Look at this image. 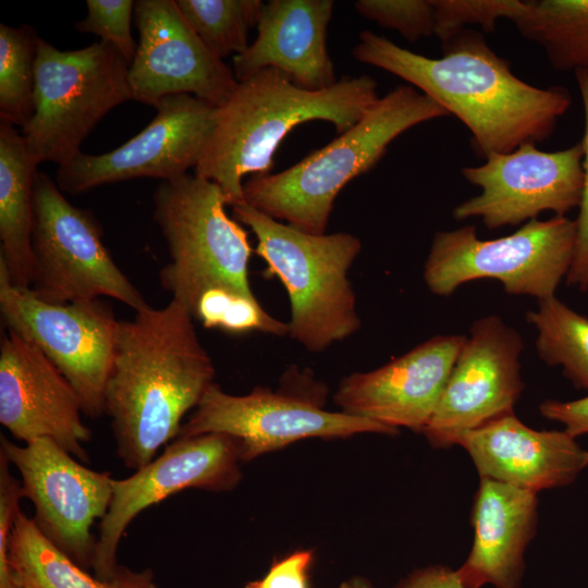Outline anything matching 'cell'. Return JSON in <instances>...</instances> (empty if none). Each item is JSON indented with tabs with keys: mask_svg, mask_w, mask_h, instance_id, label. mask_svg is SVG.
Segmentation results:
<instances>
[{
	"mask_svg": "<svg viewBox=\"0 0 588 588\" xmlns=\"http://www.w3.org/2000/svg\"><path fill=\"white\" fill-rule=\"evenodd\" d=\"M352 53L409 83L456 117L485 159L546 140L572 102L564 87L538 88L518 78L474 29L443 42L440 58L413 52L371 30L359 34Z\"/></svg>",
	"mask_w": 588,
	"mask_h": 588,
	"instance_id": "obj_1",
	"label": "cell"
},
{
	"mask_svg": "<svg viewBox=\"0 0 588 588\" xmlns=\"http://www.w3.org/2000/svg\"><path fill=\"white\" fill-rule=\"evenodd\" d=\"M215 375L194 318L179 302L119 321L105 414L126 468L140 469L177 438L184 415L197 407Z\"/></svg>",
	"mask_w": 588,
	"mask_h": 588,
	"instance_id": "obj_2",
	"label": "cell"
},
{
	"mask_svg": "<svg viewBox=\"0 0 588 588\" xmlns=\"http://www.w3.org/2000/svg\"><path fill=\"white\" fill-rule=\"evenodd\" d=\"M378 99L377 82L369 75L342 77L327 89L307 90L279 70H261L238 82L218 108L194 174L217 183L233 207L244 201L243 179L269 174L274 152L294 127L319 120L342 134Z\"/></svg>",
	"mask_w": 588,
	"mask_h": 588,
	"instance_id": "obj_3",
	"label": "cell"
},
{
	"mask_svg": "<svg viewBox=\"0 0 588 588\" xmlns=\"http://www.w3.org/2000/svg\"><path fill=\"white\" fill-rule=\"evenodd\" d=\"M449 113L411 85L389 91L352 127L294 166L243 184L244 200L275 220L327 233L334 200L345 185L371 170L407 130Z\"/></svg>",
	"mask_w": 588,
	"mask_h": 588,
	"instance_id": "obj_4",
	"label": "cell"
},
{
	"mask_svg": "<svg viewBox=\"0 0 588 588\" xmlns=\"http://www.w3.org/2000/svg\"><path fill=\"white\" fill-rule=\"evenodd\" d=\"M237 221L257 238L255 252L268 273L283 283L290 299L289 335L319 353L360 327L348 270L360 253L346 232L310 234L257 210L245 200L233 206Z\"/></svg>",
	"mask_w": 588,
	"mask_h": 588,
	"instance_id": "obj_5",
	"label": "cell"
},
{
	"mask_svg": "<svg viewBox=\"0 0 588 588\" xmlns=\"http://www.w3.org/2000/svg\"><path fill=\"white\" fill-rule=\"evenodd\" d=\"M154 205L170 255L160 282L172 299L192 315L199 296L211 287L255 296L248 280L247 232L226 215L228 203L217 183L188 173L161 181Z\"/></svg>",
	"mask_w": 588,
	"mask_h": 588,
	"instance_id": "obj_6",
	"label": "cell"
},
{
	"mask_svg": "<svg viewBox=\"0 0 588 588\" xmlns=\"http://www.w3.org/2000/svg\"><path fill=\"white\" fill-rule=\"evenodd\" d=\"M130 63L110 44L59 50L38 38L34 114L22 128L34 162L68 163L97 123L133 100Z\"/></svg>",
	"mask_w": 588,
	"mask_h": 588,
	"instance_id": "obj_7",
	"label": "cell"
},
{
	"mask_svg": "<svg viewBox=\"0 0 588 588\" xmlns=\"http://www.w3.org/2000/svg\"><path fill=\"white\" fill-rule=\"evenodd\" d=\"M576 221L554 216L530 220L513 234L481 240L474 225L438 231L424 267V280L438 296L479 279L498 280L507 294L537 299L555 295L574 257Z\"/></svg>",
	"mask_w": 588,
	"mask_h": 588,
	"instance_id": "obj_8",
	"label": "cell"
},
{
	"mask_svg": "<svg viewBox=\"0 0 588 588\" xmlns=\"http://www.w3.org/2000/svg\"><path fill=\"white\" fill-rule=\"evenodd\" d=\"M33 279L39 299L52 304L111 297L139 311L149 305L114 262L94 215L72 205L56 181L37 172L32 231Z\"/></svg>",
	"mask_w": 588,
	"mask_h": 588,
	"instance_id": "obj_9",
	"label": "cell"
},
{
	"mask_svg": "<svg viewBox=\"0 0 588 588\" xmlns=\"http://www.w3.org/2000/svg\"><path fill=\"white\" fill-rule=\"evenodd\" d=\"M0 310L5 328L34 343L75 390L85 416L105 414L119 321L98 299L47 303L14 286L0 265Z\"/></svg>",
	"mask_w": 588,
	"mask_h": 588,
	"instance_id": "obj_10",
	"label": "cell"
},
{
	"mask_svg": "<svg viewBox=\"0 0 588 588\" xmlns=\"http://www.w3.org/2000/svg\"><path fill=\"white\" fill-rule=\"evenodd\" d=\"M225 433L240 444L242 462L306 438H346L373 432L394 436L399 430L377 421L331 412L315 396L281 389L255 388L233 395L212 383L177 437Z\"/></svg>",
	"mask_w": 588,
	"mask_h": 588,
	"instance_id": "obj_11",
	"label": "cell"
},
{
	"mask_svg": "<svg viewBox=\"0 0 588 588\" xmlns=\"http://www.w3.org/2000/svg\"><path fill=\"white\" fill-rule=\"evenodd\" d=\"M0 452L17 469L40 532L78 566L93 569L97 537L91 527L112 500L111 473L86 467L48 438L19 445L1 434Z\"/></svg>",
	"mask_w": 588,
	"mask_h": 588,
	"instance_id": "obj_12",
	"label": "cell"
},
{
	"mask_svg": "<svg viewBox=\"0 0 588 588\" xmlns=\"http://www.w3.org/2000/svg\"><path fill=\"white\" fill-rule=\"evenodd\" d=\"M237 440L225 433L177 437L157 458L112 480L109 509L98 526L93 572L102 580L118 569V549L132 520L149 506L186 489L230 491L242 480Z\"/></svg>",
	"mask_w": 588,
	"mask_h": 588,
	"instance_id": "obj_13",
	"label": "cell"
},
{
	"mask_svg": "<svg viewBox=\"0 0 588 588\" xmlns=\"http://www.w3.org/2000/svg\"><path fill=\"white\" fill-rule=\"evenodd\" d=\"M581 140L558 151L527 143L485 163L462 169L466 181L481 192L453 209L456 220L480 218L489 229L537 219L543 211L565 217L579 207L584 186Z\"/></svg>",
	"mask_w": 588,
	"mask_h": 588,
	"instance_id": "obj_14",
	"label": "cell"
},
{
	"mask_svg": "<svg viewBox=\"0 0 588 588\" xmlns=\"http://www.w3.org/2000/svg\"><path fill=\"white\" fill-rule=\"evenodd\" d=\"M519 333L500 317L477 319L460 351L437 406L422 430L434 448L514 413L524 383Z\"/></svg>",
	"mask_w": 588,
	"mask_h": 588,
	"instance_id": "obj_15",
	"label": "cell"
},
{
	"mask_svg": "<svg viewBox=\"0 0 588 588\" xmlns=\"http://www.w3.org/2000/svg\"><path fill=\"white\" fill-rule=\"evenodd\" d=\"M138 134L100 155L79 152L58 167L56 183L69 194L138 177L173 180L198 164L213 131L218 108L192 95L163 98Z\"/></svg>",
	"mask_w": 588,
	"mask_h": 588,
	"instance_id": "obj_16",
	"label": "cell"
},
{
	"mask_svg": "<svg viewBox=\"0 0 588 588\" xmlns=\"http://www.w3.org/2000/svg\"><path fill=\"white\" fill-rule=\"evenodd\" d=\"M134 16L139 41L128 66L133 100L156 108L186 94L220 108L230 99L238 85L234 72L205 46L175 0H138Z\"/></svg>",
	"mask_w": 588,
	"mask_h": 588,
	"instance_id": "obj_17",
	"label": "cell"
},
{
	"mask_svg": "<svg viewBox=\"0 0 588 588\" xmlns=\"http://www.w3.org/2000/svg\"><path fill=\"white\" fill-rule=\"evenodd\" d=\"M62 372L30 341L5 329L0 343V422L17 440L48 438L82 463L91 431Z\"/></svg>",
	"mask_w": 588,
	"mask_h": 588,
	"instance_id": "obj_18",
	"label": "cell"
},
{
	"mask_svg": "<svg viewBox=\"0 0 588 588\" xmlns=\"http://www.w3.org/2000/svg\"><path fill=\"white\" fill-rule=\"evenodd\" d=\"M466 335H436L371 371L345 377L333 396L350 415L422 432Z\"/></svg>",
	"mask_w": 588,
	"mask_h": 588,
	"instance_id": "obj_19",
	"label": "cell"
},
{
	"mask_svg": "<svg viewBox=\"0 0 588 588\" xmlns=\"http://www.w3.org/2000/svg\"><path fill=\"white\" fill-rule=\"evenodd\" d=\"M457 445L480 478L538 493L572 483L588 467V450L565 430H535L510 414L464 433Z\"/></svg>",
	"mask_w": 588,
	"mask_h": 588,
	"instance_id": "obj_20",
	"label": "cell"
},
{
	"mask_svg": "<svg viewBox=\"0 0 588 588\" xmlns=\"http://www.w3.org/2000/svg\"><path fill=\"white\" fill-rule=\"evenodd\" d=\"M332 0H271L264 2L257 37L233 57L238 82L265 69L287 75L298 87L322 90L336 84L328 52Z\"/></svg>",
	"mask_w": 588,
	"mask_h": 588,
	"instance_id": "obj_21",
	"label": "cell"
},
{
	"mask_svg": "<svg viewBox=\"0 0 588 588\" xmlns=\"http://www.w3.org/2000/svg\"><path fill=\"white\" fill-rule=\"evenodd\" d=\"M537 494L480 478L471 511L473 547L455 569L465 588H520L525 550L537 528Z\"/></svg>",
	"mask_w": 588,
	"mask_h": 588,
	"instance_id": "obj_22",
	"label": "cell"
},
{
	"mask_svg": "<svg viewBox=\"0 0 588 588\" xmlns=\"http://www.w3.org/2000/svg\"><path fill=\"white\" fill-rule=\"evenodd\" d=\"M37 164L13 125L0 123V265L10 282L29 289L33 279L32 231Z\"/></svg>",
	"mask_w": 588,
	"mask_h": 588,
	"instance_id": "obj_23",
	"label": "cell"
},
{
	"mask_svg": "<svg viewBox=\"0 0 588 588\" xmlns=\"http://www.w3.org/2000/svg\"><path fill=\"white\" fill-rule=\"evenodd\" d=\"M8 559L23 588H158L151 568L120 565L109 580L89 574L54 547L22 509L9 535Z\"/></svg>",
	"mask_w": 588,
	"mask_h": 588,
	"instance_id": "obj_24",
	"label": "cell"
},
{
	"mask_svg": "<svg viewBox=\"0 0 588 588\" xmlns=\"http://www.w3.org/2000/svg\"><path fill=\"white\" fill-rule=\"evenodd\" d=\"M513 23L555 70L588 72V0L528 1Z\"/></svg>",
	"mask_w": 588,
	"mask_h": 588,
	"instance_id": "obj_25",
	"label": "cell"
},
{
	"mask_svg": "<svg viewBox=\"0 0 588 588\" xmlns=\"http://www.w3.org/2000/svg\"><path fill=\"white\" fill-rule=\"evenodd\" d=\"M526 319L537 331L539 357L549 366H561L576 388L588 390V318L553 295L538 299Z\"/></svg>",
	"mask_w": 588,
	"mask_h": 588,
	"instance_id": "obj_26",
	"label": "cell"
},
{
	"mask_svg": "<svg viewBox=\"0 0 588 588\" xmlns=\"http://www.w3.org/2000/svg\"><path fill=\"white\" fill-rule=\"evenodd\" d=\"M183 17L217 58L243 53L257 26L261 0H175Z\"/></svg>",
	"mask_w": 588,
	"mask_h": 588,
	"instance_id": "obj_27",
	"label": "cell"
},
{
	"mask_svg": "<svg viewBox=\"0 0 588 588\" xmlns=\"http://www.w3.org/2000/svg\"><path fill=\"white\" fill-rule=\"evenodd\" d=\"M38 38L29 25L12 27L0 24V120L22 128L35 110Z\"/></svg>",
	"mask_w": 588,
	"mask_h": 588,
	"instance_id": "obj_28",
	"label": "cell"
},
{
	"mask_svg": "<svg viewBox=\"0 0 588 588\" xmlns=\"http://www.w3.org/2000/svg\"><path fill=\"white\" fill-rule=\"evenodd\" d=\"M207 329L229 333L258 331L275 336L289 335V323L268 314L255 296L226 287H211L198 298L192 313Z\"/></svg>",
	"mask_w": 588,
	"mask_h": 588,
	"instance_id": "obj_29",
	"label": "cell"
},
{
	"mask_svg": "<svg viewBox=\"0 0 588 588\" xmlns=\"http://www.w3.org/2000/svg\"><path fill=\"white\" fill-rule=\"evenodd\" d=\"M528 1L520 0H432L434 35L443 42L478 25L492 33L497 22L507 19L514 22L526 9Z\"/></svg>",
	"mask_w": 588,
	"mask_h": 588,
	"instance_id": "obj_30",
	"label": "cell"
},
{
	"mask_svg": "<svg viewBox=\"0 0 588 588\" xmlns=\"http://www.w3.org/2000/svg\"><path fill=\"white\" fill-rule=\"evenodd\" d=\"M354 8L365 19L399 32L412 42L434 35L432 0H358Z\"/></svg>",
	"mask_w": 588,
	"mask_h": 588,
	"instance_id": "obj_31",
	"label": "cell"
},
{
	"mask_svg": "<svg viewBox=\"0 0 588 588\" xmlns=\"http://www.w3.org/2000/svg\"><path fill=\"white\" fill-rule=\"evenodd\" d=\"M87 15L75 27L81 33L97 35L101 41L112 45L131 64L137 49L131 22L134 14L133 0H87Z\"/></svg>",
	"mask_w": 588,
	"mask_h": 588,
	"instance_id": "obj_32",
	"label": "cell"
},
{
	"mask_svg": "<svg viewBox=\"0 0 588 588\" xmlns=\"http://www.w3.org/2000/svg\"><path fill=\"white\" fill-rule=\"evenodd\" d=\"M585 114V133L581 139L584 148V186L579 213L576 221V242L574 257L566 275V283L585 292L588 290V72H575Z\"/></svg>",
	"mask_w": 588,
	"mask_h": 588,
	"instance_id": "obj_33",
	"label": "cell"
},
{
	"mask_svg": "<svg viewBox=\"0 0 588 588\" xmlns=\"http://www.w3.org/2000/svg\"><path fill=\"white\" fill-rule=\"evenodd\" d=\"M314 559L313 549H297L274 558L266 575L247 581L244 588H310Z\"/></svg>",
	"mask_w": 588,
	"mask_h": 588,
	"instance_id": "obj_34",
	"label": "cell"
},
{
	"mask_svg": "<svg viewBox=\"0 0 588 588\" xmlns=\"http://www.w3.org/2000/svg\"><path fill=\"white\" fill-rule=\"evenodd\" d=\"M21 497L12 490L0 493V588H23L16 580L8 559L9 535L21 510Z\"/></svg>",
	"mask_w": 588,
	"mask_h": 588,
	"instance_id": "obj_35",
	"label": "cell"
},
{
	"mask_svg": "<svg viewBox=\"0 0 588 588\" xmlns=\"http://www.w3.org/2000/svg\"><path fill=\"white\" fill-rule=\"evenodd\" d=\"M540 413L550 420L561 422L573 437L588 433V395L573 401L547 400Z\"/></svg>",
	"mask_w": 588,
	"mask_h": 588,
	"instance_id": "obj_36",
	"label": "cell"
},
{
	"mask_svg": "<svg viewBox=\"0 0 588 588\" xmlns=\"http://www.w3.org/2000/svg\"><path fill=\"white\" fill-rule=\"evenodd\" d=\"M393 588H465L456 571L444 565L420 567L404 578Z\"/></svg>",
	"mask_w": 588,
	"mask_h": 588,
	"instance_id": "obj_37",
	"label": "cell"
},
{
	"mask_svg": "<svg viewBox=\"0 0 588 588\" xmlns=\"http://www.w3.org/2000/svg\"><path fill=\"white\" fill-rule=\"evenodd\" d=\"M336 588H375V587L367 578L355 575L342 581Z\"/></svg>",
	"mask_w": 588,
	"mask_h": 588,
	"instance_id": "obj_38",
	"label": "cell"
}]
</instances>
